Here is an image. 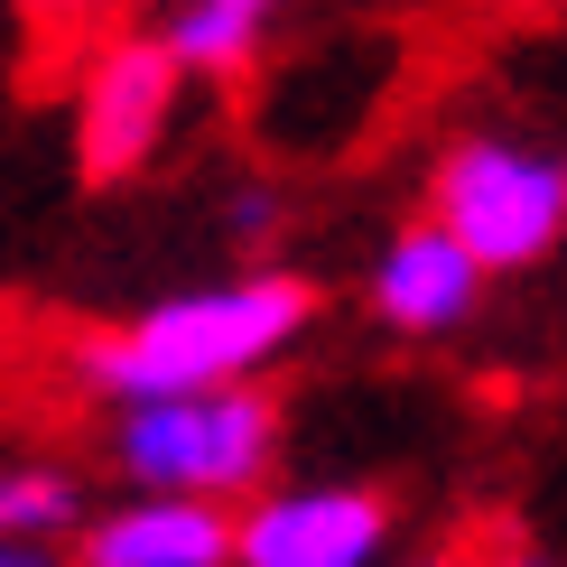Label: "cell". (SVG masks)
Segmentation results:
<instances>
[{
	"mask_svg": "<svg viewBox=\"0 0 567 567\" xmlns=\"http://www.w3.org/2000/svg\"><path fill=\"white\" fill-rule=\"evenodd\" d=\"M317 326V279L251 261L233 279H205V289L150 298L140 317H112L75 336V382L122 410V400H158V391H215V382H270V363H289Z\"/></svg>",
	"mask_w": 567,
	"mask_h": 567,
	"instance_id": "1",
	"label": "cell"
},
{
	"mask_svg": "<svg viewBox=\"0 0 567 567\" xmlns=\"http://www.w3.org/2000/svg\"><path fill=\"white\" fill-rule=\"evenodd\" d=\"M279 446H289V410L270 382L158 391L103 419V465L131 493H196V503H233V512L261 484H279Z\"/></svg>",
	"mask_w": 567,
	"mask_h": 567,
	"instance_id": "2",
	"label": "cell"
},
{
	"mask_svg": "<svg viewBox=\"0 0 567 567\" xmlns=\"http://www.w3.org/2000/svg\"><path fill=\"white\" fill-rule=\"evenodd\" d=\"M429 215L493 279H522L567 243V158L512 131H456L429 158Z\"/></svg>",
	"mask_w": 567,
	"mask_h": 567,
	"instance_id": "3",
	"label": "cell"
},
{
	"mask_svg": "<svg viewBox=\"0 0 567 567\" xmlns=\"http://www.w3.org/2000/svg\"><path fill=\"white\" fill-rule=\"evenodd\" d=\"M186 84L196 75L177 65V47L158 29L93 38L84 75H75V168H84V186H122V177L150 168Z\"/></svg>",
	"mask_w": 567,
	"mask_h": 567,
	"instance_id": "4",
	"label": "cell"
},
{
	"mask_svg": "<svg viewBox=\"0 0 567 567\" xmlns=\"http://www.w3.org/2000/svg\"><path fill=\"white\" fill-rule=\"evenodd\" d=\"M400 503L382 484H261L233 512V567H382Z\"/></svg>",
	"mask_w": 567,
	"mask_h": 567,
	"instance_id": "5",
	"label": "cell"
},
{
	"mask_svg": "<svg viewBox=\"0 0 567 567\" xmlns=\"http://www.w3.org/2000/svg\"><path fill=\"white\" fill-rule=\"evenodd\" d=\"M484 289H493V270L475 261V251H465L437 215H410V224L382 233V251H372L363 307H372V326H391V336L437 344V336H456V326H475Z\"/></svg>",
	"mask_w": 567,
	"mask_h": 567,
	"instance_id": "6",
	"label": "cell"
},
{
	"mask_svg": "<svg viewBox=\"0 0 567 567\" xmlns=\"http://www.w3.org/2000/svg\"><path fill=\"white\" fill-rule=\"evenodd\" d=\"M75 567H233V503L196 493H122V503L84 512L65 539Z\"/></svg>",
	"mask_w": 567,
	"mask_h": 567,
	"instance_id": "7",
	"label": "cell"
},
{
	"mask_svg": "<svg viewBox=\"0 0 567 567\" xmlns=\"http://www.w3.org/2000/svg\"><path fill=\"white\" fill-rule=\"evenodd\" d=\"M279 10H289V0H168L158 38L177 47L186 75L233 84V75H251V65H261V47H270V29H279Z\"/></svg>",
	"mask_w": 567,
	"mask_h": 567,
	"instance_id": "8",
	"label": "cell"
},
{
	"mask_svg": "<svg viewBox=\"0 0 567 567\" xmlns=\"http://www.w3.org/2000/svg\"><path fill=\"white\" fill-rule=\"evenodd\" d=\"M84 475L65 456L0 446V539H75L84 530Z\"/></svg>",
	"mask_w": 567,
	"mask_h": 567,
	"instance_id": "9",
	"label": "cell"
},
{
	"mask_svg": "<svg viewBox=\"0 0 567 567\" xmlns=\"http://www.w3.org/2000/svg\"><path fill=\"white\" fill-rule=\"evenodd\" d=\"M224 233H233L243 261H270V243L289 233V196H279V186H243V196L224 205Z\"/></svg>",
	"mask_w": 567,
	"mask_h": 567,
	"instance_id": "10",
	"label": "cell"
},
{
	"mask_svg": "<svg viewBox=\"0 0 567 567\" xmlns=\"http://www.w3.org/2000/svg\"><path fill=\"white\" fill-rule=\"evenodd\" d=\"M122 10L131 0H19V19H38V29H103Z\"/></svg>",
	"mask_w": 567,
	"mask_h": 567,
	"instance_id": "11",
	"label": "cell"
},
{
	"mask_svg": "<svg viewBox=\"0 0 567 567\" xmlns=\"http://www.w3.org/2000/svg\"><path fill=\"white\" fill-rule=\"evenodd\" d=\"M0 567H75L65 539H0Z\"/></svg>",
	"mask_w": 567,
	"mask_h": 567,
	"instance_id": "12",
	"label": "cell"
},
{
	"mask_svg": "<svg viewBox=\"0 0 567 567\" xmlns=\"http://www.w3.org/2000/svg\"><path fill=\"white\" fill-rule=\"evenodd\" d=\"M475 567H549V558H539L530 539H503V549H493V558H475Z\"/></svg>",
	"mask_w": 567,
	"mask_h": 567,
	"instance_id": "13",
	"label": "cell"
},
{
	"mask_svg": "<svg viewBox=\"0 0 567 567\" xmlns=\"http://www.w3.org/2000/svg\"><path fill=\"white\" fill-rule=\"evenodd\" d=\"M419 567H475V558H419Z\"/></svg>",
	"mask_w": 567,
	"mask_h": 567,
	"instance_id": "14",
	"label": "cell"
}]
</instances>
